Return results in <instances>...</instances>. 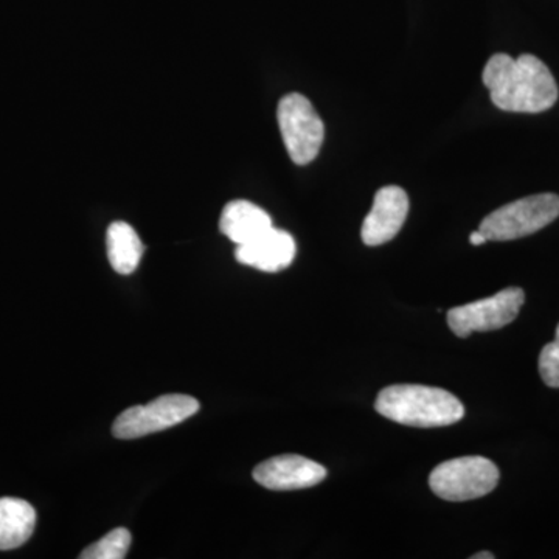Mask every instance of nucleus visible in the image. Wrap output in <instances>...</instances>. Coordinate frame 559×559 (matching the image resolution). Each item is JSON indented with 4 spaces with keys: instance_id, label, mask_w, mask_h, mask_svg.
Masks as SVG:
<instances>
[{
    "instance_id": "f257e3e1",
    "label": "nucleus",
    "mask_w": 559,
    "mask_h": 559,
    "mask_svg": "<svg viewBox=\"0 0 559 559\" xmlns=\"http://www.w3.org/2000/svg\"><path fill=\"white\" fill-rule=\"evenodd\" d=\"M491 102L507 112L538 114L558 100V86L549 68L533 55L520 58L498 53L484 69Z\"/></svg>"
},
{
    "instance_id": "f03ea898",
    "label": "nucleus",
    "mask_w": 559,
    "mask_h": 559,
    "mask_svg": "<svg viewBox=\"0 0 559 559\" xmlns=\"http://www.w3.org/2000/svg\"><path fill=\"white\" fill-rule=\"evenodd\" d=\"M374 407L382 417L414 428L455 425L465 415L462 401L448 390L418 384L382 389Z\"/></svg>"
},
{
    "instance_id": "7ed1b4c3",
    "label": "nucleus",
    "mask_w": 559,
    "mask_h": 559,
    "mask_svg": "<svg viewBox=\"0 0 559 559\" xmlns=\"http://www.w3.org/2000/svg\"><path fill=\"white\" fill-rule=\"evenodd\" d=\"M558 216V194H533L492 212L481 221L479 230L488 241L518 240L544 229Z\"/></svg>"
},
{
    "instance_id": "20e7f679",
    "label": "nucleus",
    "mask_w": 559,
    "mask_h": 559,
    "mask_svg": "<svg viewBox=\"0 0 559 559\" xmlns=\"http://www.w3.org/2000/svg\"><path fill=\"white\" fill-rule=\"evenodd\" d=\"M499 469L491 460L469 455L448 460L430 473V489L450 502L484 498L499 484Z\"/></svg>"
},
{
    "instance_id": "39448f33",
    "label": "nucleus",
    "mask_w": 559,
    "mask_h": 559,
    "mask_svg": "<svg viewBox=\"0 0 559 559\" xmlns=\"http://www.w3.org/2000/svg\"><path fill=\"white\" fill-rule=\"evenodd\" d=\"M280 132L290 160L307 165L318 157L325 127L312 103L301 94H288L278 103Z\"/></svg>"
},
{
    "instance_id": "423d86ee",
    "label": "nucleus",
    "mask_w": 559,
    "mask_h": 559,
    "mask_svg": "<svg viewBox=\"0 0 559 559\" xmlns=\"http://www.w3.org/2000/svg\"><path fill=\"white\" fill-rule=\"evenodd\" d=\"M200 411V401L189 395L159 396L143 406L130 407L114 421L116 439L132 440L180 425Z\"/></svg>"
},
{
    "instance_id": "0eeeda50",
    "label": "nucleus",
    "mask_w": 559,
    "mask_h": 559,
    "mask_svg": "<svg viewBox=\"0 0 559 559\" xmlns=\"http://www.w3.org/2000/svg\"><path fill=\"white\" fill-rule=\"evenodd\" d=\"M524 301V290L507 288L488 299L452 308L448 312V325L459 337H468L476 331L500 330L518 318Z\"/></svg>"
},
{
    "instance_id": "6e6552de",
    "label": "nucleus",
    "mask_w": 559,
    "mask_h": 559,
    "mask_svg": "<svg viewBox=\"0 0 559 559\" xmlns=\"http://www.w3.org/2000/svg\"><path fill=\"white\" fill-rule=\"evenodd\" d=\"M326 469L301 455L285 454L260 463L253 469V479L272 491H293L311 488L325 480Z\"/></svg>"
},
{
    "instance_id": "1a4fd4ad",
    "label": "nucleus",
    "mask_w": 559,
    "mask_h": 559,
    "mask_svg": "<svg viewBox=\"0 0 559 559\" xmlns=\"http://www.w3.org/2000/svg\"><path fill=\"white\" fill-rule=\"evenodd\" d=\"M409 213V198L401 187L389 186L378 191L373 207L366 216L360 237L367 246H381L400 234Z\"/></svg>"
},
{
    "instance_id": "9d476101",
    "label": "nucleus",
    "mask_w": 559,
    "mask_h": 559,
    "mask_svg": "<svg viewBox=\"0 0 559 559\" xmlns=\"http://www.w3.org/2000/svg\"><path fill=\"white\" fill-rule=\"evenodd\" d=\"M296 252L293 235L272 227L255 240L237 246L235 257L246 266L263 272H278L290 266Z\"/></svg>"
},
{
    "instance_id": "9b49d317",
    "label": "nucleus",
    "mask_w": 559,
    "mask_h": 559,
    "mask_svg": "<svg viewBox=\"0 0 559 559\" xmlns=\"http://www.w3.org/2000/svg\"><path fill=\"white\" fill-rule=\"evenodd\" d=\"M272 227L271 216L249 201H231L221 213L219 229L237 246L255 240Z\"/></svg>"
},
{
    "instance_id": "f8f14e48",
    "label": "nucleus",
    "mask_w": 559,
    "mask_h": 559,
    "mask_svg": "<svg viewBox=\"0 0 559 559\" xmlns=\"http://www.w3.org/2000/svg\"><path fill=\"white\" fill-rule=\"evenodd\" d=\"M36 511L27 500L0 499V550H13L32 538Z\"/></svg>"
},
{
    "instance_id": "ddd939ff",
    "label": "nucleus",
    "mask_w": 559,
    "mask_h": 559,
    "mask_svg": "<svg viewBox=\"0 0 559 559\" xmlns=\"http://www.w3.org/2000/svg\"><path fill=\"white\" fill-rule=\"evenodd\" d=\"M108 259L114 271L121 275H130L138 270L143 255V245L138 231L130 224L117 221L109 226L106 234Z\"/></svg>"
},
{
    "instance_id": "4468645a",
    "label": "nucleus",
    "mask_w": 559,
    "mask_h": 559,
    "mask_svg": "<svg viewBox=\"0 0 559 559\" xmlns=\"http://www.w3.org/2000/svg\"><path fill=\"white\" fill-rule=\"evenodd\" d=\"M131 546V533L127 528H116L92 544L80 555L81 559H123Z\"/></svg>"
},
{
    "instance_id": "2eb2a0df",
    "label": "nucleus",
    "mask_w": 559,
    "mask_h": 559,
    "mask_svg": "<svg viewBox=\"0 0 559 559\" xmlns=\"http://www.w3.org/2000/svg\"><path fill=\"white\" fill-rule=\"evenodd\" d=\"M539 373L549 388L559 389V325L555 341L540 352Z\"/></svg>"
},
{
    "instance_id": "dca6fc26",
    "label": "nucleus",
    "mask_w": 559,
    "mask_h": 559,
    "mask_svg": "<svg viewBox=\"0 0 559 559\" xmlns=\"http://www.w3.org/2000/svg\"><path fill=\"white\" fill-rule=\"evenodd\" d=\"M487 241H488L487 237H485V235L481 234V231L479 229H477L476 231H473V234H471L469 242L473 246H481V245H485V242H487Z\"/></svg>"
},
{
    "instance_id": "f3484780",
    "label": "nucleus",
    "mask_w": 559,
    "mask_h": 559,
    "mask_svg": "<svg viewBox=\"0 0 559 559\" xmlns=\"http://www.w3.org/2000/svg\"><path fill=\"white\" fill-rule=\"evenodd\" d=\"M474 559H492L495 555L489 554V551H481V554L474 555Z\"/></svg>"
}]
</instances>
